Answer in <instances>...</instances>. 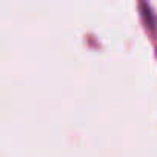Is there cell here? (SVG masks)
<instances>
[{
	"instance_id": "6da1fadb",
	"label": "cell",
	"mask_w": 157,
	"mask_h": 157,
	"mask_svg": "<svg viewBox=\"0 0 157 157\" xmlns=\"http://www.w3.org/2000/svg\"><path fill=\"white\" fill-rule=\"evenodd\" d=\"M140 8L143 10V13H142V16L145 17V20H146V25L148 26H155V20L152 19V14H151V10L148 8V5H145V3H140Z\"/></svg>"
}]
</instances>
